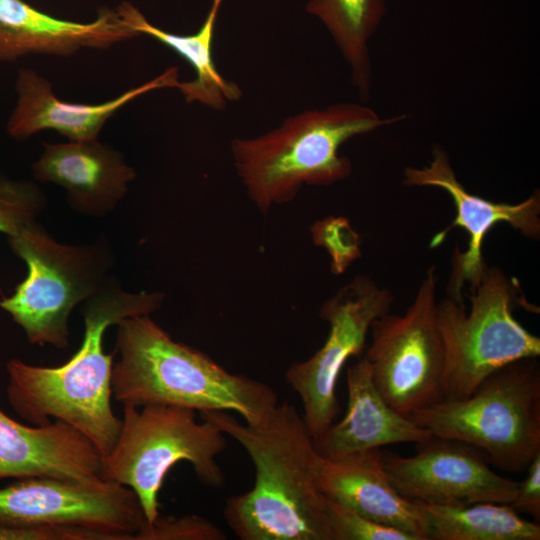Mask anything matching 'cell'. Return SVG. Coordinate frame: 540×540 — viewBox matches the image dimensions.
Instances as JSON below:
<instances>
[{
  "instance_id": "obj_1",
  "label": "cell",
  "mask_w": 540,
  "mask_h": 540,
  "mask_svg": "<svg viewBox=\"0 0 540 540\" xmlns=\"http://www.w3.org/2000/svg\"><path fill=\"white\" fill-rule=\"evenodd\" d=\"M235 439L255 467L253 487L227 499L224 517L242 540H331L325 496L317 485L320 453L303 416L283 402L261 425L225 411H202Z\"/></svg>"
},
{
  "instance_id": "obj_2",
  "label": "cell",
  "mask_w": 540,
  "mask_h": 540,
  "mask_svg": "<svg viewBox=\"0 0 540 540\" xmlns=\"http://www.w3.org/2000/svg\"><path fill=\"white\" fill-rule=\"evenodd\" d=\"M161 292L131 293L111 281L85 301L84 335L77 352L63 365L42 367L11 359L6 365L8 402L32 425L50 418L67 423L88 438L105 457L122 425L111 405L113 353H105L108 327L137 315H150L163 304Z\"/></svg>"
},
{
  "instance_id": "obj_3",
  "label": "cell",
  "mask_w": 540,
  "mask_h": 540,
  "mask_svg": "<svg viewBox=\"0 0 540 540\" xmlns=\"http://www.w3.org/2000/svg\"><path fill=\"white\" fill-rule=\"evenodd\" d=\"M116 326L120 357L113 365L112 396L123 406L232 411L258 426L278 405L269 385L231 373L207 354L175 341L150 315L127 317Z\"/></svg>"
},
{
  "instance_id": "obj_4",
  "label": "cell",
  "mask_w": 540,
  "mask_h": 540,
  "mask_svg": "<svg viewBox=\"0 0 540 540\" xmlns=\"http://www.w3.org/2000/svg\"><path fill=\"white\" fill-rule=\"evenodd\" d=\"M406 118H381L358 103L305 110L259 136L232 139L234 167L250 200L266 214L274 205L295 199L304 185L327 186L346 179L352 163L339 154L341 145Z\"/></svg>"
},
{
  "instance_id": "obj_5",
  "label": "cell",
  "mask_w": 540,
  "mask_h": 540,
  "mask_svg": "<svg viewBox=\"0 0 540 540\" xmlns=\"http://www.w3.org/2000/svg\"><path fill=\"white\" fill-rule=\"evenodd\" d=\"M434 436L464 442L497 468L518 473L540 452V365L510 363L469 396L441 400L408 416Z\"/></svg>"
},
{
  "instance_id": "obj_6",
  "label": "cell",
  "mask_w": 540,
  "mask_h": 540,
  "mask_svg": "<svg viewBox=\"0 0 540 540\" xmlns=\"http://www.w3.org/2000/svg\"><path fill=\"white\" fill-rule=\"evenodd\" d=\"M118 438L102 458L101 478L131 488L149 525L159 517V492L170 469L189 462L198 480L219 489L225 483L217 456L226 448L215 423L197 420L193 409L166 404L123 406Z\"/></svg>"
},
{
  "instance_id": "obj_7",
  "label": "cell",
  "mask_w": 540,
  "mask_h": 540,
  "mask_svg": "<svg viewBox=\"0 0 540 540\" xmlns=\"http://www.w3.org/2000/svg\"><path fill=\"white\" fill-rule=\"evenodd\" d=\"M27 275L13 294L0 300L31 344L63 349L69 345V317L80 302L112 280V252L102 241L88 245L57 242L36 220L8 237Z\"/></svg>"
},
{
  "instance_id": "obj_8",
  "label": "cell",
  "mask_w": 540,
  "mask_h": 540,
  "mask_svg": "<svg viewBox=\"0 0 540 540\" xmlns=\"http://www.w3.org/2000/svg\"><path fill=\"white\" fill-rule=\"evenodd\" d=\"M515 280L487 266L472 289L471 307L447 297L436 304L445 349L443 399L469 396L496 370L525 358H538L540 338L514 317L519 292Z\"/></svg>"
},
{
  "instance_id": "obj_9",
  "label": "cell",
  "mask_w": 540,
  "mask_h": 540,
  "mask_svg": "<svg viewBox=\"0 0 540 540\" xmlns=\"http://www.w3.org/2000/svg\"><path fill=\"white\" fill-rule=\"evenodd\" d=\"M436 269L431 266L403 315L390 312L370 327L365 358L384 400L404 416L443 399L445 349L436 316Z\"/></svg>"
},
{
  "instance_id": "obj_10",
  "label": "cell",
  "mask_w": 540,
  "mask_h": 540,
  "mask_svg": "<svg viewBox=\"0 0 540 540\" xmlns=\"http://www.w3.org/2000/svg\"><path fill=\"white\" fill-rule=\"evenodd\" d=\"M392 304V293L367 275L355 276L322 304L319 316L329 324L324 344L285 374L301 400L315 444L339 413L336 387L342 368L350 357L362 354L372 322L389 313Z\"/></svg>"
},
{
  "instance_id": "obj_11",
  "label": "cell",
  "mask_w": 540,
  "mask_h": 540,
  "mask_svg": "<svg viewBox=\"0 0 540 540\" xmlns=\"http://www.w3.org/2000/svg\"><path fill=\"white\" fill-rule=\"evenodd\" d=\"M148 525L135 492L113 481L31 477L0 489V526L8 528L70 526L107 540H139Z\"/></svg>"
},
{
  "instance_id": "obj_12",
  "label": "cell",
  "mask_w": 540,
  "mask_h": 540,
  "mask_svg": "<svg viewBox=\"0 0 540 540\" xmlns=\"http://www.w3.org/2000/svg\"><path fill=\"white\" fill-rule=\"evenodd\" d=\"M415 444L410 457L380 449L381 466L405 499L436 505L513 501L519 482L494 472L476 448L434 435Z\"/></svg>"
},
{
  "instance_id": "obj_13",
  "label": "cell",
  "mask_w": 540,
  "mask_h": 540,
  "mask_svg": "<svg viewBox=\"0 0 540 540\" xmlns=\"http://www.w3.org/2000/svg\"><path fill=\"white\" fill-rule=\"evenodd\" d=\"M403 183L406 186L436 187L448 193L454 203L456 216L451 224L438 232L430 247L439 246L448 232L461 227L468 233L464 252L455 248L452 272L447 285L448 297L463 303L462 289L469 283L471 290L479 283L487 264L483 258V242L487 233L499 223H507L529 239L540 237V194L535 191L517 204L499 203L470 193L458 180L447 151L440 145L432 149V160L422 168L407 167Z\"/></svg>"
},
{
  "instance_id": "obj_14",
  "label": "cell",
  "mask_w": 540,
  "mask_h": 540,
  "mask_svg": "<svg viewBox=\"0 0 540 540\" xmlns=\"http://www.w3.org/2000/svg\"><path fill=\"white\" fill-rule=\"evenodd\" d=\"M179 83L178 68L170 67L111 100L98 104L71 103L59 99L45 77L22 67L16 76V103L6 130L19 141L43 130L56 131L69 141L95 140L106 122L125 105L154 90L177 88Z\"/></svg>"
},
{
  "instance_id": "obj_15",
  "label": "cell",
  "mask_w": 540,
  "mask_h": 540,
  "mask_svg": "<svg viewBox=\"0 0 540 540\" xmlns=\"http://www.w3.org/2000/svg\"><path fill=\"white\" fill-rule=\"evenodd\" d=\"M32 172L37 181L64 188L69 205L91 217L113 211L136 178L124 156L98 139L45 143Z\"/></svg>"
},
{
  "instance_id": "obj_16",
  "label": "cell",
  "mask_w": 540,
  "mask_h": 540,
  "mask_svg": "<svg viewBox=\"0 0 540 540\" xmlns=\"http://www.w3.org/2000/svg\"><path fill=\"white\" fill-rule=\"evenodd\" d=\"M102 455L65 422L21 424L0 410V479L101 480Z\"/></svg>"
},
{
  "instance_id": "obj_17",
  "label": "cell",
  "mask_w": 540,
  "mask_h": 540,
  "mask_svg": "<svg viewBox=\"0 0 540 540\" xmlns=\"http://www.w3.org/2000/svg\"><path fill=\"white\" fill-rule=\"evenodd\" d=\"M380 449L334 457L321 455L317 470L319 491L368 519L404 531L416 540H428L424 511L392 486L381 466Z\"/></svg>"
},
{
  "instance_id": "obj_18",
  "label": "cell",
  "mask_w": 540,
  "mask_h": 540,
  "mask_svg": "<svg viewBox=\"0 0 540 540\" xmlns=\"http://www.w3.org/2000/svg\"><path fill=\"white\" fill-rule=\"evenodd\" d=\"M135 37L116 9L103 8L95 20L83 23L52 17L23 0H0V62L31 54L67 57Z\"/></svg>"
},
{
  "instance_id": "obj_19",
  "label": "cell",
  "mask_w": 540,
  "mask_h": 540,
  "mask_svg": "<svg viewBox=\"0 0 540 540\" xmlns=\"http://www.w3.org/2000/svg\"><path fill=\"white\" fill-rule=\"evenodd\" d=\"M346 380V414L339 422H334L315 444L323 457L396 443H418L433 436L384 400L374 384L371 367L365 357L348 367Z\"/></svg>"
},
{
  "instance_id": "obj_20",
  "label": "cell",
  "mask_w": 540,
  "mask_h": 540,
  "mask_svg": "<svg viewBox=\"0 0 540 540\" xmlns=\"http://www.w3.org/2000/svg\"><path fill=\"white\" fill-rule=\"evenodd\" d=\"M222 3L223 0H213L199 30L188 35L171 33L153 25L132 3L122 2L115 8L135 34L156 39L189 63L195 77L190 81H180L177 89L188 103L198 102L214 110H223L229 102L242 96L238 84L224 78L218 71L212 55L215 25Z\"/></svg>"
},
{
  "instance_id": "obj_21",
  "label": "cell",
  "mask_w": 540,
  "mask_h": 540,
  "mask_svg": "<svg viewBox=\"0 0 540 540\" xmlns=\"http://www.w3.org/2000/svg\"><path fill=\"white\" fill-rule=\"evenodd\" d=\"M306 11L328 30L349 67L352 86L367 101L373 79L369 42L387 12L386 0H309Z\"/></svg>"
},
{
  "instance_id": "obj_22",
  "label": "cell",
  "mask_w": 540,
  "mask_h": 540,
  "mask_svg": "<svg viewBox=\"0 0 540 540\" xmlns=\"http://www.w3.org/2000/svg\"><path fill=\"white\" fill-rule=\"evenodd\" d=\"M417 502V501H416ZM424 511L428 540H539L540 526L509 504L480 502L436 505L417 502Z\"/></svg>"
},
{
  "instance_id": "obj_23",
  "label": "cell",
  "mask_w": 540,
  "mask_h": 540,
  "mask_svg": "<svg viewBox=\"0 0 540 540\" xmlns=\"http://www.w3.org/2000/svg\"><path fill=\"white\" fill-rule=\"evenodd\" d=\"M46 197L33 181L17 180L0 173V232L8 237L36 220Z\"/></svg>"
},
{
  "instance_id": "obj_24",
  "label": "cell",
  "mask_w": 540,
  "mask_h": 540,
  "mask_svg": "<svg viewBox=\"0 0 540 540\" xmlns=\"http://www.w3.org/2000/svg\"><path fill=\"white\" fill-rule=\"evenodd\" d=\"M331 540H416L412 535L368 519L325 497Z\"/></svg>"
},
{
  "instance_id": "obj_25",
  "label": "cell",
  "mask_w": 540,
  "mask_h": 540,
  "mask_svg": "<svg viewBox=\"0 0 540 540\" xmlns=\"http://www.w3.org/2000/svg\"><path fill=\"white\" fill-rule=\"evenodd\" d=\"M313 242L327 250L331 257V271L342 274L361 256L359 236L350 222L342 216H329L311 226Z\"/></svg>"
},
{
  "instance_id": "obj_26",
  "label": "cell",
  "mask_w": 540,
  "mask_h": 540,
  "mask_svg": "<svg viewBox=\"0 0 540 540\" xmlns=\"http://www.w3.org/2000/svg\"><path fill=\"white\" fill-rule=\"evenodd\" d=\"M226 534L198 515L160 516L139 535V540H224Z\"/></svg>"
},
{
  "instance_id": "obj_27",
  "label": "cell",
  "mask_w": 540,
  "mask_h": 540,
  "mask_svg": "<svg viewBox=\"0 0 540 540\" xmlns=\"http://www.w3.org/2000/svg\"><path fill=\"white\" fill-rule=\"evenodd\" d=\"M93 531L70 526L16 529L0 526V540H94Z\"/></svg>"
},
{
  "instance_id": "obj_28",
  "label": "cell",
  "mask_w": 540,
  "mask_h": 540,
  "mask_svg": "<svg viewBox=\"0 0 540 540\" xmlns=\"http://www.w3.org/2000/svg\"><path fill=\"white\" fill-rule=\"evenodd\" d=\"M525 479L518 483L513 501L509 504L516 511L540 518V452L530 462Z\"/></svg>"
}]
</instances>
